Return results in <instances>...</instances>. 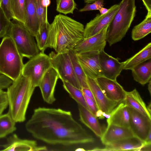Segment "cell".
Instances as JSON below:
<instances>
[{
    "instance_id": "1",
    "label": "cell",
    "mask_w": 151,
    "mask_h": 151,
    "mask_svg": "<svg viewBox=\"0 0 151 151\" xmlns=\"http://www.w3.org/2000/svg\"><path fill=\"white\" fill-rule=\"evenodd\" d=\"M25 127L34 138L50 145L75 147L95 141L70 111L60 108L35 109Z\"/></svg>"
},
{
    "instance_id": "2",
    "label": "cell",
    "mask_w": 151,
    "mask_h": 151,
    "mask_svg": "<svg viewBox=\"0 0 151 151\" xmlns=\"http://www.w3.org/2000/svg\"><path fill=\"white\" fill-rule=\"evenodd\" d=\"M84 29L82 24L72 18L56 15L48 24L45 49L53 48L57 53L68 52L83 39Z\"/></svg>"
},
{
    "instance_id": "3",
    "label": "cell",
    "mask_w": 151,
    "mask_h": 151,
    "mask_svg": "<svg viewBox=\"0 0 151 151\" xmlns=\"http://www.w3.org/2000/svg\"><path fill=\"white\" fill-rule=\"evenodd\" d=\"M35 88L29 79L21 74L7 88L8 112L16 123L25 121L27 110Z\"/></svg>"
},
{
    "instance_id": "4",
    "label": "cell",
    "mask_w": 151,
    "mask_h": 151,
    "mask_svg": "<svg viewBox=\"0 0 151 151\" xmlns=\"http://www.w3.org/2000/svg\"><path fill=\"white\" fill-rule=\"evenodd\" d=\"M135 0H122L119 9L109 25L106 35L109 46L120 41L124 37L135 16Z\"/></svg>"
},
{
    "instance_id": "5",
    "label": "cell",
    "mask_w": 151,
    "mask_h": 151,
    "mask_svg": "<svg viewBox=\"0 0 151 151\" xmlns=\"http://www.w3.org/2000/svg\"><path fill=\"white\" fill-rule=\"evenodd\" d=\"M23 57L11 38L6 35L0 44V73L14 81L22 74Z\"/></svg>"
},
{
    "instance_id": "6",
    "label": "cell",
    "mask_w": 151,
    "mask_h": 151,
    "mask_svg": "<svg viewBox=\"0 0 151 151\" xmlns=\"http://www.w3.org/2000/svg\"><path fill=\"white\" fill-rule=\"evenodd\" d=\"M6 35L12 39L18 51L23 57L29 59L38 54L40 51L35 37L24 24L15 19L11 21Z\"/></svg>"
},
{
    "instance_id": "7",
    "label": "cell",
    "mask_w": 151,
    "mask_h": 151,
    "mask_svg": "<svg viewBox=\"0 0 151 151\" xmlns=\"http://www.w3.org/2000/svg\"><path fill=\"white\" fill-rule=\"evenodd\" d=\"M51 67L49 56L40 51L24 64L22 75L29 78L36 88L39 86L44 75Z\"/></svg>"
},
{
    "instance_id": "8",
    "label": "cell",
    "mask_w": 151,
    "mask_h": 151,
    "mask_svg": "<svg viewBox=\"0 0 151 151\" xmlns=\"http://www.w3.org/2000/svg\"><path fill=\"white\" fill-rule=\"evenodd\" d=\"M68 52L60 53L53 51L49 54L51 66L57 71L59 78L81 89L75 75Z\"/></svg>"
},
{
    "instance_id": "9",
    "label": "cell",
    "mask_w": 151,
    "mask_h": 151,
    "mask_svg": "<svg viewBox=\"0 0 151 151\" xmlns=\"http://www.w3.org/2000/svg\"><path fill=\"white\" fill-rule=\"evenodd\" d=\"M109 25L96 34L83 38L72 50L76 54L104 50L106 42V35Z\"/></svg>"
},
{
    "instance_id": "10",
    "label": "cell",
    "mask_w": 151,
    "mask_h": 151,
    "mask_svg": "<svg viewBox=\"0 0 151 151\" xmlns=\"http://www.w3.org/2000/svg\"><path fill=\"white\" fill-rule=\"evenodd\" d=\"M119 8V4H114L109 9L106 14L102 15L97 14L94 18L86 24L84 29V38L96 34L109 25Z\"/></svg>"
},
{
    "instance_id": "11",
    "label": "cell",
    "mask_w": 151,
    "mask_h": 151,
    "mask_svg": "<svg viewBox=\"0 0 151 151\" xmlns=\"http://www.w3.org/2000/svg\"><path fill=\"white\" fill-rule=\"evenodd\" d=\"M127 107L129 115V128L134 136L144 142L151 129V120L132 107Z\"/></svg>"
},
{
    "instance_id": "12",
    "label": "cell",
    "mask_w": 151,
    "mask_h": 151,
    "mask_svg": "<svg viewBox=\"0 0 151 151\" xmlns=\"http://www.w3.org/2000/svg\"><path fill=\"white\" fill-rule=\"evenodd\" d=\"M100 65L102 76L113 80L116 78L123 70L124 63L106 53L104 50L99 54Z\"/></svg>"
},
{
    "instance_id": "13",
    "label": "cell",
    "mask_w": 151,
    "mask_h": 151,
    "mask_svg": "<svg viewBox=\"0 0 151 151\" xmlns=\"http://www.w3.org/2000/svg\"><path fill=\"white\" fill-rule=\"evenodd\" d=\"M0 147L2 148L0 151H34L47 150V147L45 146H38L36 141L21 139L15 134L8 137L5 143L0 145Z\"/></svg>"
},
{
    "instance_id": "14",
    "label": "cell",
    "mask_w": 151,
    "mask_h": 151,
    "mask_svg": "<svg viewBox=\"0 0 151 151\" xmlns=\"http://www.w3.org/2000/svg\"><path fill=\"white\" fill-rule=\"evenodd\" d=\"M96 80L103 92L109 99L119 104L124 101L126 91L116 80L103 76L98 78Z\"/></svg>"
},
{
    "instance_id": "15",
    "label": "cell",
    "mask_w": 151,
    "mask_h": 151,
    "mask_svg": "<svg viewBox=\"0 0 151 151\" xmlns=\"http://www.w3.org/2000/svg\"><path fill=\"white\" fill-rule=\"evenodd\" d=\"M99 52H91L76 55L86 76L96 79L102 76L99 60Z\"/></svg>"
},
{
    "instance_id": "16",
    "label": "cell",
    "mask_w": 151,
    "mask_h": 151,
    "mask_svg": "<svg viewBox=\"0 0 151 151\" xmlns=\"http://www.w3.org/2000/svg\"><path fill=\"white\" fill-rule=\"evenodd\" d=\"M87 82L88 87L93 94L99 110L106 114H110L119 104L110 100L106 96L96 79L87 76Z\"/></svg>"
},
{
    "instance_id": "17",
    "label": "cell",
    "mask_w": 151,
    "mask_h": 151,
    "mask_svg": "<svg viewBox=\"0 0 151 151\" xmlns=\"http://www.w3.org/2000/svg\"><path fill=\"white\" fill-rule=\"evenodd\" d=\"M58 78V73L51 66L45 73L40 83L38 86L43 99L48 104H52L56 100L54 92Z\"/></svg>"
},
{
    "instance_id": "18",
    "label": "cell",
    "mask_w": 151,
    "mask_h": 151,
    "mask_svg": "<svg viewBox=\"0 0 151 151\" xmlns=\"http://www.w3.org/2000/svg\"><path fill=\"white\" fill-rule=\"evenodd\" d=\"M134 136L129 128L112 124H108L106 128L100 138L105 145L122 139Z\"/></svg>"
},
{
    "instance_id": "19",
    "label": "cell",
    "mask_w": 151,
    "mask_h": 151,
    "mask_svg": "<svg viewBox=\"0 0 151 151\" xmlns=\"http://www.w3.org/2000/svg\"><path fill=\"white\" fill-rule=\"evenodd\" d=\"M144 142L133 136L122 139L105 145L102 151H138Z\"/></svg>"
},
{
    "instance_id": "20",
    "label": "cell",
    "mask_w": 151,
    "mask_h": 151,
    "mask_svg": "<svg viewBox=\"0 0 151 151\" xmlns=\"http://www.w3.org/2000/svg\"><path fill=\"white\" fill-rule=\"evenodd\" d=\"M129 113L127 106L123 101L119 104L108 114V124L129 128Z\"/></svg>"
},
{
    "instance_id": "21",
    "label": "cell",
    "mask_w": 151,
    "mask_h": 151,
    "mask_svg": "<svg viewBox=\"0 0 151 151\" xmlns=\"http://www.w3.org/2000/svg\"><path fill=\"white\" fill-rule=\"evenodd\" d=\"M78 105L80 121L96 136L101 138L103 132L97 117L81 105Z\"/></svg>"
},
{
    "instance_id": "22",
    "label": "cell",
    "mask_w": 151,
    "mask_h": 151,
    "mask_svg": "<svg viewBox=\"0 0 151 151\" xmlns=\"http://www.w3.org/2000/svg\"><path fill=\"white\" fill-rule=\"evenodd\" d=\"M25 6L26 19L24 25L35 37L39 31L35 0H25Z\"/></svg>"
},
{
    "instance_id": "23",
    "label": "cell",
    "mask_w": 151,
    "mask_h": 151,
    "mask_svg": "<svg viewBox=\"0 0 151 151\" xmlns=\"http://www.w3.org/2000/svg\"><path fill=\"white\" fill-rule=\"evenodd\" d=\"M123 101L127 106L132 107L151 120V114L136 89L129 92L126 91L125 98Z\"/></svg>"
},
{
    "instance_id": "24",
    "label": "cell",
    "mask_w": 151,
    "mask_h": 151,
    "mask_svg": "<svg viewBox=\"0 0 151 151\" xmlns=\"http://www.w3.org/2000/svg\"><path fill=\"white\" fill-rule=\"evenodd\" d=\"M151 43L147 45L139 52L123 62V70H132L137 66L150 59Z\"/></svg>"
},
{
    "instance_id": "25",
    "label": "cell",
    "mask_w": 151,
    "mask_h": 151,
    "mask_svg": "<svg viewBox=\"0 0 151 151\" xmlns=\"http://www.w3.org/2000/svg\"><path fill=\"white\" fill-rule=\"evenodd\" d=\"M134 80L144 85L148 83L151 78V60L145 62L132 70Z\"/></svg>"
},
{
    "instance_id": "26",
    "label": "cell",
    "mask_w": 151,
    "mask_h": 151,
    "mask_svg": "<svg viewBox=\"0 0 151 151\" xmlns=\"http://www.w3.org/2000/svg\"><path fill=\"white\" fill-rule=\"evenodd\" d=\"M151 32V12H147L145 19L135 26L132 31V38L134 41L140 40Z\"/></svg>"
},
{
    "instance_id": "27",
    "label": "cell",
    "mask_w": 151,
    "mask_h": 151,
    "mask_svg": "<svg viewBox=\"0 0 151 151\" xmlns=\"http://www.w3.org/2000/svg\"><path fill=\"white\" fill-rule=\"evenodd\" d=\"M16 122L8 112L0 115V139L13 133L17 129Z\"/></svg>"
},
{
    "instance_id": "28",
    "label": "cell",
    "mask_w": 151,
    "mask_h": 151,
    "mask_svg": "<svg viewBox=\"0 0 151 151\" xmlns=\"http://www.w3.org/2000/svg\"><path fill=\"white\" fill-rule=\"evenodd\" d=\"M68 52L75 75L81 88H89L87 82V76L78 60L76 55L72 50H70Z\"/></svg>"
},
{
    "instance_id": "29",
    "label": "cell",
    "mask_w": 151,
    "mask_h": 151,
    "mask_svg": "<svg viewBox=\"0 0 151 151\" xmlns=\"http://www.w3.org/2000/svg\"><path fill=\"white\" fill-rule=\"evenodd\" d=\"M63 82L64 88L69 94L70 96L77 102L78 104L81 105L90 111L81 89L68 82Z\"/></svg>"
},
{
    "instance_id": "30",
    "label": "cell",
    "mask_w": 151,
    "mask_h": 151,
    "mask_svg": "<svg viewBox=\"0 0 151 151\" xmlns=\"http://www.w3.org/2000/svg\"><path fill=\"white\" fill-rule=\"evenodd\" d=\"M11 6L13 19L24 24L26 19L25 0H11Z\"/></svg>"
},
{
    "instance_id": "31",
    "label": "cell",
    "mask_w": 151,
    "mask_h": 151,
    "mask_svg": "<svg viewBox=\"0 0 151 151\" xmlns=\"http://www.w3.org/2000/svg\"><path fill=\"white\" fill-rule=\"evenodd\" d=\"M56 10L65 15L73 13L74 11L78 9L74 0H56Z\"/></svg>"
},
{
    "instance_id": "32",
    "label": "cell",
    "mask_w": 151,
    "mask_h": 151,
    "mask_svg": "<svg viewBox=\"0 0 151 151\" xmlns=\"http://www.w3.org/2000/svg\"><path fill=\"white\" fill-rule=\"evenodd\" d=\"M49 23L47 21L42 26L35 37L37 45L40 51L44 52L47 38L48 27Z\"/></svg>"
},
{
    "instance_id": "33",
    "label": "cell",
    "mask_w": 151,
    "mask_h": 151,
    "mask_svg": "<svg viewBox=\"0 0 151 151\" xmlns=\"http://www.w3.org/2000/svg\"><path fill=\"white\" fill-rule=\"evenodd\" d=\"M42 1V0H35L36 13L39 24V30L43 24L48 21L47 17V8L43 6Z\"/></svg>"
},
{
    "instance_id": "34",
    "label": "cell",
    "mask_w": 151,
    "mask_h": 151,
    "mask_svg": "<svg viewBox=\"0 0 151 151\" xmlns=\"http://www.w3.org/2000/svg\"><path fill=\"white\" fill-rule=\"evenodd\" d=\"M11 22V20L8 19L0 7V38L3 37L6 35Z\"/></svg>"
},
{
    "instance_id": "35",
    "label": "cell",
    "mask_w": 151,
    "mask_h": 151,
    "mask_svg": "<svg viewBox=\"0 0 151 151\" xmlns=\"http://www.w3.org/2000/svg\"><path fill=\"white\" fill-rule=\"evenodd\" d=\"M104 0H98L91 4H86L82 8L80 9L79 12H84L87 11L99 10L104 6Z\"/></svg>"
},
{
    "instance_id": "36",
    "label": "cell",
    "mask_w": 151,
    "mask_h": 151,
    "mask_svg": "<svg viewBox=\"0 0 151 151\" xmlns=\"http://www.w3.org/2000/svg\"><path fill=\"white\" fill-rule=\"evenodd\" d=\"M11 0H1L0 6L7 17L10 20L13 18L11 9Z\"/></svg>"
},
{
    "instance_id": "37",
    "label": "cell",
    "mask_w": 151,
    "mask_h": 151,
    "mask_svg": "<svg viewBox=\"0 0 151 151\" xmlns=\"http://www.w3.org/2000/svg\"><path fill=\"white\" fill-rule=\"evenodd\" d=\"M8 106L6 92L3 90H0V115L2 114Z\"/></svg>"
},
{
    "instance_id": "38",
    "label": "cell",
    "mask_w": 151,
    "mask_h": 151,
    "mask_svg": "<svg viewBox=\"0 0 151 151\" xmlns=\"http://www.w3.org/2000/svg\"><path fill=\"white\" fill-rule=\"evenodd\" d=\"M83 96L90 111L96 116L97 113L99 111L94 101L88 96L84 94H83Z\"/></svg>"
},
{
    "instance_id": "39",
    "label": "cell",
    "mask_w": 151,
    "mask_h": 151,
    "mask_svg": "<svg viewBox=\"0 0 151 151\" xmlns=\"http://www.w3.org/2000/svg\"><path fill=\"white\" fill-rule=\"evenodd\" d=\"M81 90L83 94L86 95L91 99L96 105L93 94L89 88H82Z\"/></svg>"
},
{
    "instance_id": "40",
    "label": "cell",
    "mask_w": 151,
    "mask_h": 151,
    "mask_svg": "<svg viewBox=\"0 0 151 151\" xmlns=\"http://www.w3.org/2000/svg\"><path fill=\"white\" fill-rule=\"evenodd\" d=\"M138 151H151V143H145L144 142L143 145L139 149Z\"/></svg>"
},
{
    "instance_id": "41",
    "label": "cell",
    "mask_w": 151,
    "mask_h": 151,
    "mask_svg": "<svg viewBox=\"0 0 151 151\" xmlns=\"http://www.w3.org/2000/svg\"><path fill=\"white\" fill-rule=\"evenodd\" d=\"M147 12H151V0H142Z\"/></svg>"
},
{
    "instance_id": "42",
    "label": "cell",
    "mask_w": 151,
    "mask_h": 151,
    "mask_svg": "<svg viewBox=\"0 0 151 151\" xmlns=\"http://www.w3.org/2000/svg\"><path fill=\"white\" fill-rule=\"evenodd\" d=\"M151 129L150 130L145 140L144 141L145 143H151Z\"/></svg>"
},
{
    "instance_id": "43",
    "label": "cell",
    "mask_w": 151,
    "mask_h": 151,
    "mask_svg": "<svg viewBox=\"0 0 151 151\" xmlns=\"http://www.w3.org/2000/svg\"><path fill=\"white\" fill-rule=\"evenodd\" d=\"M50 0H42V4L43 6L46 8L50 5Z\"/></svg>"
},
{
    "instance_id": "44",
    "label": "cell",
    "mask_w": 151,
    "mask_h": 151,
    "mask_svg": "<svg viewBox=\"0 0 151 151\" xmlns=\"http://www.w3.org/2000/svg\"><path fill=\"white\" fill-rule=\"evenodd\" d=\"M109 10V9H107L102 7L99 11L100 12V14L102 15L107 12Z\"/></svg>"
},
{
    "instance_id": "45",
    "label": "cell",
    "mask_w": 151,
    "mask_h": 151,
    "mask_svg": "<svg viewBox=\"0 0 151 151\" xmlns=\"http://www.w3.org/2000/svg\"><path fill=\"white\" fill-rule=\"evenodd\" d=\"M97 0H83L84 2L86 4L92 3Z\"/></svg>"
},
{
    "instance_id": "46",
    "label": "cell",
    "mask_w": 151,
    "mask_h": 151,
    "mask_svg": "<svg viewBox=\"0 0 151 151\" xmlns=\"http://www.w3.org/2000/svg\"><path fill=\"white\" fill-rule=\"evenodd\" d=\"M148 89L150 95L151 94V80H150L148 82Z\"/></svg>"
},
{
    "instance_id": "47",
    "label": "cell",
    "mask_w": 151,
    "mask_h": 151,
    "mask_svg": "<svg viewBox=\"0 0 151 151\" xmlns=\"http://www.w3.org/2000/svg\"><path fill=\"white\" fill-rule=\"evenodd\" d=\"M147 110L151 114V102H150V103L149 104V105L147 107Z\"/></svg>"
},
{
    "instance_id": "48",
    "label": "cell",
    "mask_w": 151,
    "mask_h": 151,
    "mask_svg": "<svg viewBox=\"0 0 151 151\" xmlns=\"http://www.w3.org/2000/svg\"><path fill=\"white\" fill-rule=\"evenodd\" d=\"M76 151H85V150H84L83 148H78L77 149H76Z\"/></svg>"
},
{
    "instance_id": "49",
    "label": "cell",
    "mask_w": 151,
    "mask_h": 151,
    "mask_svg": "<svg viewBox=\"0 0 151 151\" xmlns=\"http://www.w3.org/2000/svg\"><path fill=\"white\" fill-rule=\"evenodd\" d=\"M1 0H0V6L1 4Z\"/></svg>"
},
{
    "instance_id": "50",
    "label": "cell",
    "mask_w": 151,
    "mask_h": 151,
    "mask_svg": "<svg viewBox=\"0 0 151 151\" xmlns=\"http://www.w3.org/2000/svg\"><path fill=\"white\" fill-rule=\"evenodd\" d=\"M0 74H1V73H0Z\"/></svg>"
}]
</instances>
